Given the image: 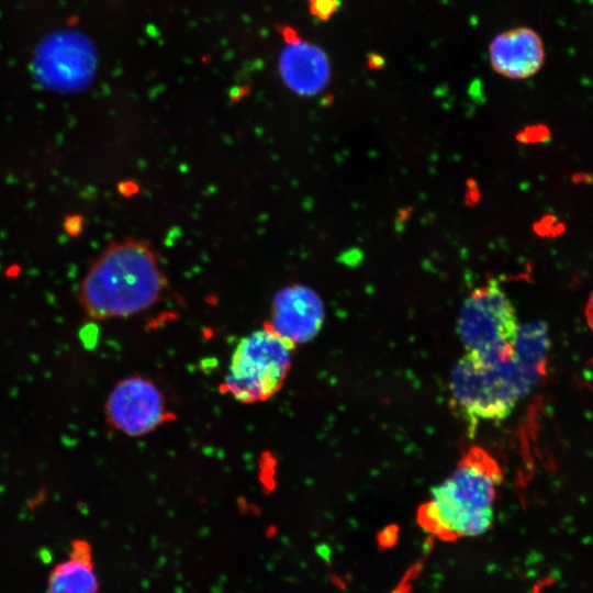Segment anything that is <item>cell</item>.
Segmentation results:
<instances>
[{"instance_id": "1", "label": "cell", "mask_w": 593, "mask_h": 593, "mask_svg": "<svg viewBox=\"0 0 593 593\" xmlns=\"http://www.w3.org/2000/svg\"><path fill=\"white\" fill-rule=\"evenodd\" d=\"M548 343L545 325L534 323L519 327L514 355L505 360L466 351L450 379L452 400L462 416L472 426L506 418L539 379Z\"/></svg>"}, {"instance_id": "2", "label": "cell", "mask_w": 593, "mask_h": 593, "mask_svg": "<svg viewBox=\"0 0 593 593\" xmlns=\"http://www.w3.org/2000/svg\"><path fill=\"white\" fill-rule=\"evenodd\" d=\"M166 288L153 248L145 240L126 238L110 244L90 266L78 299L90 318L104 321L150 307Z\"/></svg>"}, {"instance_id": "3", "label": "cell", "mask_w": 593, "mask_h": 593, "mask_svg": "<svg viewBox=\"0 0 593 593\" xmlns=\"http://www.w3.org/2000/svg\"><path fill=\"white\" fill-rule=\"evenodd\" d=\"M501 477L499 465L484 449H469L451 474L432 489L418 510V523L445 540L484 534L493 522Z\"/></svg>"}, {"instance_id": "4", "label": "cell", "mask_w": 593, "mask_h": 593, "mask_svg": "<svg viewBox=\"0 0 593 593\" xmlns=\"http://www.w3.org/2000/svg\"><path fill=\"white\" fill-rule=\"evenodd\" d=\"M294 349L264 325L238 342L220 391L243 404L268 401L283 387Z\"/></svg>"}, {"instance_id": "5", "label": "cell", "mask_w": 593, "mask_h": 593, "mask_svg": "<svg viewBox=\"0 0 593 593\" xmlns=\"http://www.w3.org/2000/svg\"><path fill=\"white\" fill-rule=\"evenodd\" d=\"M518 331L515 309L495 280L474 289L461 305L458 335L468 353L505 360L514 355Z\"/></svg>"}, {"instance_id": "6", "label": "cell", "mask_w": 593, "mask_h": 593, "mask_svg": "<svg viewBox=\"0 0 593 593\" xmlns=\"http://www.w3.org/2000/svg\"><path fill=\"white\" fill-rule=\"evenodd\" d=\"M109 424L128 436H142L174 418L158 387L141 376L120 380L105 401Z\"/></svg>"}, {"instance_id": "7", "label": "cell", "mask_w": 593, "mask_h": 593, "mask_svg": "<svg viewBox=\"0 0 593 593\" xmlns=\"http://www.w3.org/2000/svg\"><path fill=\"white\" fill-rule=\"evenodd\" d=\"M324 322V306L310 288L293 284L279 291L265 326L296 347L311 340Z\"/></svg>"}, {"instance_id": "8", "label": "cell", "mask_w": 593, "mask_h": 593, "mask_svg": "<svg viewBox=\"0 0 593 593\" xmlns=\"http://www.w3.org/2000/svg\"><path fill=\"white\" fill-rule=\"evenodd\" d=\"M545 55L541 37L526 26L497 34L489 46L493 70L510 79H526L536 75L545 63Z\"/></svg>"}, {"instance_id": "9", "label": "cell", "mask_w": 593, "mask_h": 593, "mask_svg": "<svg viewBox=\"0 0 593 593\" xmlns=\"http://www.w3.org/2000/svg\"><path fill=\"white\" fill-rule=\"evenodd\" d=\"M279 67L284 83L301 96L321 92L331 76L325 53L301 40L287 43L280 54Z\"/></svg>"}, {"instance_id": "10", "label": "cell", "mask_w": 593, "mask_h": 593, "mask_svg": "<svg viewBox=\"0 0 593 593\" xmlns=\"http://www.w3.org/2000/svg\"><path fill=\"white\" fill-rule=\"evenodd\" d=\"M98 580L89 546L77 541L68 560L57 564L48 579L47 593H97Z\"/></svg>"}, {"instance_id": "11", "label": "cell", "mask_w": 593, "mask_h": 593, "mask_svg": "<svg viewBox=\"0 0 593 593\" xmlns=\"http://www.w3.org/2000/svg\"><path fill=\"white\" fill-rule=\"evenodd\" d=\"M312 15L322 21L329 20L340 7L339 0H307Z\"/></svg>"}, {"instance_id": "12", "label": "cell", "mask_w": 593, "mask_h": 593, "mask_svg": "<svg viewBox=\"0 0 593 593\" xmlns=\"http://www.w3.org/2000/svg\"><path fill=\"white\" fill-rule=\"evenodd\" d=\"M585 316H586L589 326L593 331V292L590 295V299L586 304Z\"/></svg>"}]
</instances>
